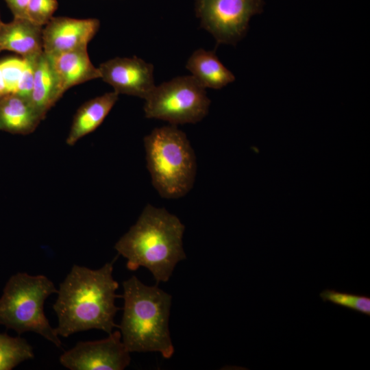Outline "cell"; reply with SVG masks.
Returning a JSON list of instances; mask_svg holds the SVG:
<instances>
[{
	"label": "cell",
	"mask_w": 370,
	"mask_h": 370,
	"mask_svg": "<svg viewBox=\"0 0 370 370\" xmlns=\"http://www.w3.org/2000/svg\"><path fill=\"white\" fill-rule=\"evenodd\" d=\"M114 260L97 269L74 264L58 290L53 308L58 317V336L68 337L91 329L108 334L117 325L114 317L119 284L114 280Z\"/></svg>",
	"instance_id": "6da1fadb"
},
{
	"label": "cell",
	"mask_w": 370,
	"mask_h": 370,
	"mask_svg": "<svg viewBox=\"0 0 370 370\" xmlns=\"http://www.w3.org/2000/svg\"><path fill=\"white\" fill-rule=\"evenodd\" d=\"M184 225L164 208L147 204L136 223L114 245L127 268L147 269L157 283L169 281L176 264L186 259Z\"/></svg>",
	"instance_id": "7a4b0ae2"
},
{
	"label": "cell",
	"mask_w": 370,
	"mask_h": 370,
	"mask_svg": "<svg viewBox=\"0 0 370 370\" xmlns=\"http://www.w3.org/2000/svg\"><path fill=\"white\" fill-rule=\"evenodd\" d=\"M121 339L131 352H159L169 359L174 353L169 321L171 295L147 286L133 275L123 282Z\"/></svg>",
	"instance_id": "3957f363"
},
{
	"label": "cell",
	"mask_w": 370,
	"mask_h": 370,
	"mask_svg": "<svg viewBox=\"0 0 370 370\" xmlns=\"http://www.w3.org/2000/svg\"><path fill=\"white\" fill-rule=\"evenodd\" d=\"M147 166L159 195L166 199L186 195L196 177V157L186 135L177 125L153 129L144 138Z\"/></svg>",
	"instance_id": "277c9868"
},
{
	"label": "cell",
	"mask_w": 370,
	"mask_h": 370,
	"mask_svg": "<svg viewBox=\"0 0 370 370\" xmlns=\"http://www.w3.org/2000/svg\"><path fill=\"white\" fill-rule=\"evenodd\" d=\"M54 284L43 275L17 273L7 282L0 298V325L18 335L33 332L57 347L61 341L44 312L45 299L57 293Z\"/></svg>",
	"instance_id": "5b68a950"
},
{
	"label": "cell",
	"mask_w": 370,
	"mask_h": 370,
	"mask_svg": "<svg viewBox=\"0 0 370 370\" xmlns=\"http://www.w3.org/2000/svg\"><path fill=\"white\" fill-rule=\"evenodd\" d=\"M145 100L147 118L174 125L201 121L210 104L206 88L192 75L176 77L156 86Z\"/></svg>",
	"instance_id": "8992f818"
},
{
	"label": "cell",
	"mask_w": 370,
	"mask_h": 370,
	"mask_svg": "<svg viewBox=\"0 0 370 370\" xmlns=\"http://www.w3.org/2000/svg\"><path fill=\"white\" fill-rule=\"evenodd\" d=\"M264 0H195L202 28L217 45H236L246 35L251 18L262 12Z\"/></svg>",
	"instance_id": "52a82bcc"
},
{
	"label": "cell",
	"mask_w": 370,
	"mask_h": 370,
	"mask_svg": "<svg viewBox=\"0 0 370 370\" xmlns=\"http://www.w3.org/2000/svg\"><path fill=\"white\" fill-rule=\"evenodd\" d=\"M130 360L119 330L101 340L79 341L60 357V364L70 370H123Z\"/></svg>",
	"instance_id": "ba28073f"
},
{
	"label": "cell",
	"mask_w": 370,
	"mask_h": 370,
	"mask_svg": "<svg viewBox=\"0 0 370 370\" xmlns=\"http://www.w3.org/2000/svg\"><path fill=\"white\" fill-rule=\"evenodd\" d=\"M100 78L114 91L145 99L155 88L153 66L136 56L114 58L98 67Z\"/></svg>",
	"instance_id": "9c48e42d"
},
{
	"label": "cell",
	"mask_w": 370,
	"mask_h": 370,
	"mask_svg": "<svg viewBox=\"0 0 370 370\" xmlns=\"http://www.w3.org/2000/svg\"><path fill=\"white\" fill-rule=\"evenodd\" d=\"M99 26L97 18L53 16L42 29L43 51L52 56L87 49Z\"/></svg>",
	"instance_id": "30bf717a"
},
{
	"label": "cell",
	"mask_w": 370,
	"mask_h": 370,
	"mask_svg": "<svg viewBox=\"0 0 370 370\" xmlns=\"http://www.w3.org/2000/svg\"><path fill=\"white\" fill-rule=\"evenodd\" d=\"M43 27L28 18L14 17L9 23L0 25V50H8L19 54L23 58L31 59L43 51Z\"/></svg>",
	"instance_id": "8fae6325"
},
{
	"label": "cell",
	"mask_w": 370,
	"mask_h": 370,
	"mask_svg": "<svg viewBox=\"0 0 370 370\" xmlns=\"http://www.w3.org/2000/svg\"><path fill=\"white\" fill-rule=\"evenodd\" d=\"M30 60L33 66V85L30 101L45 117L48 111L65 92L48 54L42 51Z\"/></svg>",
	"instance_id": "7c38bea8"
},
{
	"label": "cell",
	"mask_w": 370,
	"mask_h": 370,
	"mask_svg": "<svg viewBox=\"0 0 370 370\" xmlns=\"http://www.w3.org/2000/svg\"><path fill=\"white\" fill-rule=\"evenodd\" d=\"M45 118L27 98L17 94L0 98V131L29 134Z\"/></svg>",
	"instance_id": "4fadbf2b"
},
{
	"label": "cell",
	"mask_w": 370,
	"mask_h": 370,
	"mask_svg": "<svg viewBox=\"0 0 370 370\" xmlns=\"http://www.w3.org/2000/svg\"><path fill=\"white\" fill-rule=\"evenodd\" d=\"M119 99L115 92H106L82 105L77 110L66 139L68 145L95 131L104 121Z\"/></svg>",
	"instance_id": "5bb4252c"
},
{
	"label": "cell",
	"mask_w": 370,
	"mask_h": 370,
	"mask_svg": "<svg viewBox=\"0 0 370 370\" xmlns=\"http://www.w3.org/2000/svg\"><path fill=\"white\" fill-rule=\"evenodd\" d=\"M64 92L78 84L100 78V73L90 60L87 49L49 55Z\"/></svg>",
	"instance_id": "9a60e30c"
},
{
	"label": "cell",
	"mask_w": 370,
	"mask_h": 370,
	"mask_svg": "<svg viewBox=\"0 0 370 370\" xmlns=\"http://www.w3.org/2000/svg\"><path fill=\"white\" fill-rule=\"evenodd\" d=\"M186 67L205 88L221 89L235 80L234 74L222 64L215 53L204 49L193 53Z\"/></svg>",
	"instance_id": "2e32d148"
},
{
	"label": "cell",
	"mask_w": 370,
	"mask_h": 370,
	"mask_svg": "<svg viewBox=\"0 0 370 370\" xmlns=\"http://www.w3.org/2000/svg\"><path fill=\"white\" fill-rule=\"evenodd\" d=\"M34 357L33 348L26 339L0 333V370H11Z\"/></svg>",
	"instance_id": "e0dca14e"
},
{
	"label": "cell",
	"mask_w": 370,
	"mask_h": 370,
	"mask_svg": "<svg viewBox=\"0 0 370 370\" xmlns=\"http://www.w3.org/2000/svg\"><path fill=\"white\" fill-rule=\"evenodd\" d=\"M319 297L323 302L328 301L334 305L370 316V297L368 295L326 288L319 293Z\"/></svg>",
	"instance_id": "ac0fdd59"
},
{
	"label": "cell",
	"mask_w": 370,
	"mask_h": 370,
	"mask_svg": "<svg viewBox=\"0 0 370 370\" xmlns=\"http://www.w3.org/2000/svg\"><path fill=\"white\" fill-rule=\"evenodd\" d=\"M58 7L57 0H29L27 10V18L44 27L51 19Z\"/></svg>",
	"instance_id": "d6986e66"
},
{
	"label": "cell",
	"mask_w": 370,
	"mask_h": 370,
	"mask_svg": "<svg viewBox=\"0 0 370 370\" xmlns=\"http://www.w3.org/2000/svg\"><path fill=\"white\" fill-rule=\"evenodd\" d=\"M14 17L26 18L29 0H4Z\"/></svg>",
	"instance_id": "ffe728a7"
},
{
	"label": "cell",
	"mask_w": 370,
	"mask_h": 370,
	"mask_svg": "<svg viewBox=\"0 0 370 370\" xmlns=\"http://www.w3.org/2000/svg\"><path fill=\"white\" fill-rule=\"evenodd\" d=\"M8 95L5 84L3 78V75L0 69V98Z\"/></svg>",
	"instance_id": "44dd1931"
},
{
	"label": "cell",
	"mask_w": 370,
	"mask_h": 370,
	"mask_svg": "<svg viewBox=\"0 0 370 370\" xmlns=\"http://www.w3.org/2000/svg\"><path fill=\"white\" fill-rule=\"evenodd\" d=\"M2 23L3 22L1 21V18H0V25H1Z\"/></svg>",
	"instance_id": "7402d4cb"
},
{
	"label": "cell",
	"mask_w": 370,
	"mask_h": 370,
	"mask_svg": "<svg viewBox=\"0 0 370 370\" xmlns=\"http://www.w3.org/2000/svg\"><path fill=\"white\" fill-rule=\"evenodd\" d=\"M0 52H1V50H0Z\"/></svg>",
	"instance_id": "603a6c76"
}]
</instances>
